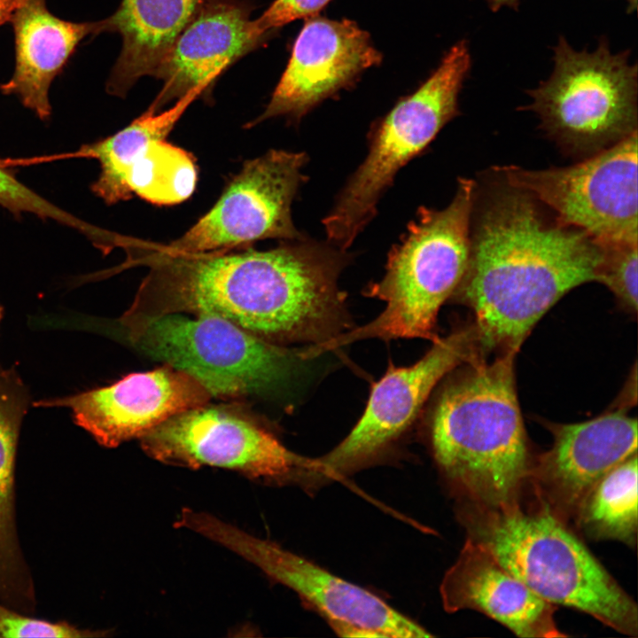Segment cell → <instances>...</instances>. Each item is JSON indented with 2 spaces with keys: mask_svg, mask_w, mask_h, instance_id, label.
Segmentation results:
<instances>
[{
  "mask_svg": "<svg viewBox=\"0 0 638 638\" xmlns=\"http://www.w3.org/2000/svg\"><path fill=\"white\" fill-rule=\"evenodd\" d=\"M122 248L128 267L149 270L121 319L208 314L275 344H320L350 328L338 284L348 258L331 244L190 253L127 238Z\"/></svg>",
  "mask_w": 638,
  "mask_h": 638,
  "instance_id": "1",
  "label": "cell"
},
{
  "mask_svg": "<svg viewBox=\"0 0 638 638\" xmlns=\"http://www.w3.org/2000/svg\"><path fill=\"white\" fill-rule=\"evenodd\" d=\"M602 254L585 231L547 221L527 192L507 183L494 191L471 230L468 266L455 291L473 312L482 354H517L564 295L596 281Z\"/></svg>",
  "mask_w": 638,
  "mask_h": 638,
  "instance_id": "2",
  "label": "cell"
},
{
  "mask_svg": "<svg viewBox=\"0 0 638 638\" xmlns=\"http://www.w3.org/2000/svg\"><path fill=\"white\" fill-rule=\"evenodd\" d=\"M516 354L466 362L431 408L432 454L460 505H508L523 498L529 486L533 456L516 391Z\"/></svg>",
  "mask_w": 638,
  "mask_h": 638,
  "instance_id": "3",
  "label": "cell"
},
{
  "mask_svg": "<svg viewBox=\"0 0 638 638\" xmlns=\"http://www.w3.org/2000/svg\"><path fill=\"white\" fill-rule=\"evenodd\" d=\"M460 506L470 538L531 591L553 605L585 612L614 630L638 634V609L586 545L541 501Z\"/></svg>",
  "mask_w": 638,
  "mask_h": 638,
  "instance_id": "4",
  "label": "cell"
},
{
  "mask_svg": "<svg viewBox=\"0 0 638 638\" xmlns=\"http://www.w3.org/2000/svg\"><path fill=\"white\" fill-rule=\"evenodd\" d=\"M476 188L473 180L459 178L447 207L421 206L401 241L391 249L382 279L364 290L385 303L383 311L362 326L307 346V354L315 358L367 338L435 340L439 311L467 269Z\"/></svg>",
  "mask_w": 638,
  "mask_h": 638,
  "instance_id": "5",
  "label": "cell"
},
{
  "mask_svg": "<svg viewBox=\"0 0 638 638\" xmlns=\"http://www.w3.org/2000/svg\"><path fill=\"white\" fill-rule=\"evenodd\" d=\"M170 313L121 319L129 344L151 359L182 370L212 396L266 395L284 387L297 363L292 351L208 314Z\"/></svg>",
  "mask_w": 638,
  "mask_h": 638,
  "instance_id": "6",
  "label": "cell"
},
{
  "mask_svg": "<svg viewBox=\"0 0 638 638\" xmlns=\"http://www.w3.org/2000/svg\"><path fill=\"white\" fill-rule=\"evenodd\" d=\"M471 67L465 40L455 43L411 95L372 128L369 153L323 219L328 241L345 251L375 216L378 199L396 173L458 113V96Z\"/></svg>",
  "mask_w": 638,
  "mask_h": 638,
  "instance_id": "7",
  "label": "cell"
},
{
  "mask_svg": "<svg viewBox=\"0 0 638 638\" xmlns=\"http://www.w3.org/2000/svg\"><path fill=\"white\" fill-rule=\"evenodd\" d=\"M630 51L613 53L602 39L592 51L564 36L554 47L549 77L528 94L525 110L566 151L590 156L637 132V65Z\"/></svg>",
  "mask_w": 638,
  "mask_h": 638,
  "instance_id": "8",
  "label": "cell"
},
{
  "mask_svg": "<svg viewBox=\"0 0 638 638\" xmlns=\"http://www.w3.org/2000/svg\"><path fill=\"white\" fill-rule=\"evenodd\" d=\"M226 547L294 591L343 637H431L424 627L372 592L343 580L277 543L202 511L184 509L177 521Z\"/></svg>",
  "mask_w": 638,
  "mask_h": 638,
  "instance_id": "9",
  "label": "cell"
},
{
  "mask_svg": "<svg viewBox=\"0 0 638 638\" xmlns=\"http://www.w3.org/2000/svg\"><path fill=\"white\" fill-rule=\"evenodd\" d=\"M482 356L475 327H459L437 338L416 362L395 367L371 387L366 408L346 437L314 458L307 488L341 479L383 458L410 428L440 381L454 369Z\"/></svg>",
  "mask_w": 638,
  "mask_h": 638,
  "instance_id": "10",
  "label": "cell"
},
{
  "mask_svg": "<svg viewBox=\"0 0 638 638\" xmlns=\"http://www.w3.org/2000/svg\"><path fill=\"white\" fill-rule=\"evenodd\" d=\"M637 132L564 167H495L505 183L549 206L599 245L638 243Z\"/></svg>",
  "mask_w": 638,
  "mask_h": 638,
  "instance_id": "11",
  "label": "cell"
},
{
  "mask_svg": "<svg viewBox=\"0 0 638 638\" xmlns=\"http://www.w3.org/2000/svg\"><path fill=\"white\" fill-rule=\"evenodd\" d=\"M140 440L161 463L223 468L262 482L303 483L314 467V458L291 451L250 418L207 404L168 418Z\"/></svg>",
  "mask_w": 638,
  "mask_h": 638,
  "instance_id": "12",
  "label": "cell"
},
{
  "mask_svg": "<svg viewBox=\"0 0 638 638\" xmlns=\"http://www.w3.org/2000/svg\"><path fill=\"white\" fill-rule=\"evenodd\" d=\"M304 152L270 150L247 160L214 206L183 236L162 245L175 252H207L304 237L292 219V204L306 176Z\"/></svg>",
  "mask_w": 638,
  "mask_h": 638,
  "instance_id": "13",
  "label": "cell"
},
{
  "mask_svg": "<svg viewBox=\"0 0 638 638\" xmlns=\"http://www.w3.org/2000/svg\"><path fill=\"white\" fill-rule=\"evenodd\" d=\"M551 447L533 458L528 484L535 498L565 523L611 470L637 454V421L624 409L575 424H547Z\"/></svg>",
  "mask_w": 638,
  "mask_h": 638,
  "instance_id": "14",
  "label": "cell"
},
{
  "mask_svg": "<svg viewBox=\"0 0 638 638\" xmlns=\"http://www.w3.org/2000/svg\"><path fill=\"white\" fill-rule=\"evenodd\" d=\"M212 395L195 378L167 364L132 373L97 389L42 400L39 407H66L75 424L98 444L116 447L141 438L168 418L207 404Z\"/></svg>",
  "mask_w": 638,
  "mask_h": 638,
  "instance_id": "15",
  "label": "cell"
},
{
  "mask_svg": "<svg viewBox=\"0 0 638 638\" xmlns=\"http://www.w3.org/2000/svg\"><path fill=\"white\" fill-rule=\"evenodd\" d=\"M381 61L382 54L369 33L356 22L317 15L307 18L269 103L246 127L278 116L300 121Z\"/></svg>",
  "mask_w": 638,
  "mask_h": 638,
  "instance_id": "16",
  "label": "cell"
},
{
  "mask_svg": "<svg viewBox=\"0 0 638 638\" xmlns=\"http://www.w3.org/2000/svg\"><path fill=\"white\" fill-rule=\"evenodd\" d=\"M253 10L246 0H205L156 69L163 85L148 108L160 112L198 86L210 94L230 66L262 47L274 34L257 27Z\"/></svg>",
  "mask_w": 638,
  "mask_h": 638,
  "instance_id": "17",
  "label": "cell"
},
{
  "mask_svg": "<svg viewBox=\"0 0 638 638\" xmlns=\"http://www.w3.org/2000/svg\"><path fill=\"white\" fill-rule=\"evenodd\" d=\"M440 593L447 612L480 611L519 637L566 636L556 625V606L536 595L469 536L446 572Z\"/></svg>",
  "mask_w": 638,
  "mask_h": 638,
  "instance_id": "18",
  "label": "cell"
},
{
  "mask_svg": "<svg viewBox=\"0 0 638 638\" xmlns=\"http://www.w3.org/2000/svg\"><path fill=\"white\" fill-rule=\"evenodd\" d=\"M10 22L14 33L15 65L12 77L0 85L41 120L51 113L49 89L80 43L103 33V21L72 22L53 15L45 0H27Z\"/></svg>",
  "mask_w": 638,
  "mask_h": 638,
  "instance_id": "19",
  "label": "cell"
},
{
  "mask_svg": "<svg viewBox=\"0 0 638 638\" xmlns=\"http://www.w3.org/2000/svg\"><path fill=\"white\" fill-rule=\"evenodd\" d=\"M205 0H122L103 21V32L122 41L106 91L125 97L138 79L153 76L175 40Z\"/></svg>",
  "mask_w": 638,
  "mask_h": 638,
  "instance_id": "20",
  "label": "cell"
},
{
  "mask_svg": "<svg viewBox=\"0 0 638 638\" xmlns=\"http://www.w3.org/2000/svg\"><path fill=\"white\" fill-rule=\"evenodd\" d=\"M29 405L28 391L15 370L0 372V597L27 606L32 587L18 542L15 524V456L20 425Z\"/></svg>",
  "mask_w": 638,
  "mask_h": 638,
  "instance_id": "21",
  "label": "cell"
},
{
  "mask_svg": "<svg viewBox=\"0 0 638 638\" xmlns=\"http://www.w3.org/2000/svg\"><path fill=\"white\" fill-rule=\"evenodd\" d=\"M198 180L192 155L152 136L131 144L127 158V187L133 194L159 206L189 198Z\"/></svg>",
  "mask_w": 638,
  "mask_h": 638,
  "instance_id": "22",
  "label": "cell"
},
{
  "mask_svg": "<svg viewBox=\"0 0 638 638\" xmlns=\"http://www.w3.org/2000/svg\"><path fill=\"white\" fill-rule=\"evenodd\" d=\"M637 454L604 475L583 502L577 525L595 540L613 539L628 545L638 526Z\"/></svg>",
  "mask_w": 638,
  "mask_h": 638,
  "instance_id": "23",
  "label": "cell"
},
{
  "mask_svg": "<svg viewBox=\"0 0 638 638\" xmlns=\"http://www.w3.org/2000/svg\"><path fill=\"white\" fill-rule=\"evenodd\" d=\"M596 282L606 285L628 311H637L638 243L601 245Z\"/></svg>",
  "mask_w": 638,
  "mask_h": 638,
  "instance_id": "24",
  "label": "cell"
},
{
  "mask_svg": "<svg viewBox=\"0 0 638 638\" xmlns=\"http://www.w3.org/2000/svg\"><path fill=\"white\" fill-rule=\"evenodd\" d=\"M65 622H49L24 616L0 604V637L79 638L99 636Z\"/></svg>",
  "mask_w": 638,
  "mask_h": 638,
  "instance_id": "25",
  "label": "cell"
},
{
  "mask_svg": "<svg viewBox=\"0 0 638 638\" xmlns=\"http://www.w3.org/2000/svg\"><path fill=\"white\" fill-rule=\"evenodd\" d=\"M331 0H275L255 20L264 33H273L299 19L316 16Z\"/></svg>",
  "mask_w": 638,
  "mask_h": 638,
  "instance_id": "26",
  "label": "cell"
},
{
  "mask_svg": "<svg viewBox=\"0 0 638 638\" xmlns=\"http://www.w3.org/2000/svg\"><path fill=\"white\" fill-rule=\"evenodd\" d=\"M27 0H0V26L10 22L13 13Z\"/></svg>",
  "mask_w": 638,
  "mask_h": 638,
  "instance_id": "27",
  "label": "cell"
},
{
  "mask_svg": "<svg viewBox=\"0 0 638 638\" xmlns=\"http://www.w3.org/2000/svg\"><path fill=\"white\" fill-rule=\"evenodd\" d=\"M520 1L521 0H486L488 7L493 12H497L503 7L517 9Z\"/></svg>",
  "mask_w": 638,
  "mask_h": 638,
  "instance_id": "28",
  "label": "cell"
},
{
  "mask_svg": "<svg viewBox=\"0 0 638 638\" xmlns=\"http://www.w3.org/2000/svg\"><path fill=\"white\" fill-rule=\"evenodd\" d=\"M627 3L628 12H634L637 7V0H626Z\"/></svg>",
  "mask_w": 638,
  "mask_h": 638,
  "instance_id": "29",
  "label": "cell"
},
{
  "mask_svg": "<svg viewBox=\"0 0 638 638\" xmlns=\"http://www.w3.org/2000/svg\"><path fill=\"white\" fill-rule=\"evenodd\" d=\"M3 314H4V309H3V307L0 306V321H1L2 317H3Z\"/></svg>",
  "mask_w": 638,
  "mask_h": 638,
  "instance_id": "30",
  "label": "cell"
}]
</instances>
